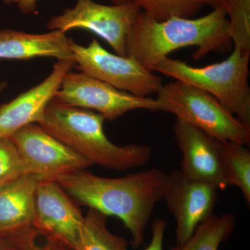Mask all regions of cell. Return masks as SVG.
<instances>
[{
	"instance_id": "obj_19",
	"label": "cell",
	"mask_w": 250,
	"mask_h": 250,
	"mask_svg": "<svg viewBox=\"0 0 250 250\" xmlns=\"http://www.w3.org/2000/svg\"><path fill=\"white\" fill-rule=\"evenodd\" d=\"M213 9L223 8L228 13L232 31V41L238 45L250 44V0H195Z\"/></svg>"
},
{
	"instance_id": "obj_17",
	"label": "cell",
	"mask_w": 250,
	"mask_h": 250,
	"mask_svg": "<svg viewBox=\"0 0 250 250\" xmlns=\"http://www.w3.org/2000/svg\"><path fill=\"white\" fill-rule=\"evenodd\" d=\"M235 227L236 218L231 213L213 214L197 227L187 241L170 250H218L232 234Z\"/></svg>"
},
{
	"instance_id": "obj_4",
	"label": "cell",
	"mask_w": 250,
	"mask_h": 250,
	"mask_svg": "<svg viewBox=\"0 0 250 250\" xmlns=\"http://www.w3.org/2000/svg\"><path fill=\"white\" fill-rule=\"evenodd\" d=\"M250 52L234 47L231 55L223 62L202 67H192L178 59L166 57L153 71L207 92L250 126Z\"/></svg>"
},
{
	"instance_id": "obj_1",
	"label": "cell",
	"mask_w": 250,
	"mask_h": 250,
	"mask_svg": "<svg viewBox=\"0 0 250 250\" xmlns=\"http://www.w3.org/2000/svg\"><path fill=\"white\" fill-rule=\"evenodd\" d=\"M82 205L119 218L132 236V246L143 244L145 230L156 205L164 198L167 174L157 168L110 178L84 170L55 179Z\"/></svg>"
},
{
	"instance_id": "obj_16",
	"label": "cell",
	"mask_w": 250,
	"mask_h": 250,
	"mask_svg": "<svg viewBox=\"0 0 250 250\" xmlns=\"http://www.w3.org/2000/svg\"><path fill=\"white\" fill-rule=\"evenodd\" d=\"M219 156L224 177L228 186L241 190L250 205V152L242 145L218 141Z\"/></svg>"
},
{
	"instance_id": "obj_6",
	"label": "cell",
	"mask_w": 250,
	"mask_h": 250,
	"mask_svg": "<svg viewBox=\"0 0 250 250\" xmlns=\"http://www.w3.org/2000/svg\"><path fill=\"white\" fill-rule=\"evenodd\" d=\"M72 59L79 70L135 96L146 98L156 94L164 85L152 70L128 56L111 53L96 39L87 46L70 39Z\"/></svg>"
},
{
	"instance_id": "obj_12",
	"label": "cell",
	"mask_w": 250,
	"mask_h": 250,
	"mask_svg": "<svg viewBox=\"0 0 250 250\" xmlns=\"http://www.w3.org/2000/svg\"><path fill=\"white\" fill-rule=\"evenodd\" d=\"M76 66L73 60L59 61L45 80L0 106V138H10L28 125L39 124L55 97L62 79Z\"/></svg>"
},
{
	"instance_id": "obj_23",
	"label": "cell",
	"mask_w": 250,
	"mask_h": 250,
	"mask_svg": "<svg viewBox=\"0 0 250 250\" xmlns=\"http://www.w3.org/2000/svg\"><path fill=\"white\" fill-rule=\"evenodd\" d=\"M166 222L160 218L154 219L152 223V238L145 250H163Z\"/></svg>"
},
{
	"instance_id": "obj_9",
	"label": "cell",
	"mask_w": 250,
	"mask_h": 250,
	"mask_svg": "<svg viewBox=\"0 0 250 250\" xmlns=\"http://www.w3.org/2000/svg\"><path fill=\"white\" fill-rule=\"evenodd\" d=\"M9 139L22 155L29 174L40 180H55L93 166L36 123L18 130Z\"/></svg>"
},
{
	"instance_id": "obj_2",
	"label": "cell",
	"mask_w": 250,
	"mask_h": 250,
	"mask_svg": "<svg viewBox=\"0 0 250 250\" xmlns=\"http://www.w3.org/2000/svg\"><path fill=\"white\" fill-rule=\"evenodd\" d=\"M232 41L228 13L213 9L202 17H174L159 22L141 11L126 40V56L152 70L174 51L194 46L193 58L198 60L223 48Z\"/></svg>"
},
{
	"instance_id": "obj_25",
	"label": "cell",
	"mask_w": 250,
	"mask_h": 250,
	"mask_svg": "<svg viewBox=\"0 0 250 250\" xmlns=\"http://www.w3.org/2000/svg\"><path fill=\"white\" fill-rule=\"evenodd\" d=\"M0 250H23L11 236H0Z\"/></svg>"
},
{
	"instance_id": "obj_3",
	"label": "cell",
	"mask_w": 250,
	"mask_h": 250,
	"mask_svg": "<svg viewBox=\"0 0 250 250\" xmlns=\"http://www.w3.org/2000/svg\"><path fill=\"white\" fill-rule=\"evenodd\" d=\"M105 121L96 112L63 104L53 99L38 125L93 165L123 171L149 163L152 156L150 146L114 144L104 131Z\"/></svg>"
},
{
	"instance_id": "obj_10",
	"label": "cell",
	"mask_w": 250,
	"mask_h": 250,
	"mask_svg": "<svg viewBox=\"0 0 250 250\" xmlns=\"http://www.w3.org/2000/svg\"><path fill=\"white\" fill-rule=\"evenodd\" d=\"M216 188L186 177L181 170L167 175L164 198L175 219L176 241H187L199 225L213 214L218 199Z\"/></svg>"
},
{
	"instance_id": "obj_24",
	"label": "cell",
	"mask_w": 250,
	"mask_h": 250,
	"mask_svg": "<svg viewBox=\"0 0 250 250\" xmlns=\"http://www.w3.org/2000/svg\"><path fill=\"white\" fill-rule=\"evenodd\" d=\"M5 4L15 5L23 14H29L36 12L38 0H3Z\"/></svg>"
},
{
	"instance_id": "obj_22",
	"label": "cell",
	"mask_w": 250,
	"mask_h": 250,
	"mask_svg": "<svg viewBox=\"0 0 250 250\" xmlns=\"http://www.w3.org/2000/svg\"><path fill=\"white\" fill-rule=\"evenodd\" d=\"M9 236L12 237L23 250H74L62 242L34 228Z\"/></svg>"
},
{
	"instance_id": "obj_15",
	"label": "cell",
	"mask_w": 250,
	"mask_h": 250,
	"mask_svg": "<svg viewBox=\"0 0 250 250\" xmlns=\"http://www.w3.org/2000/svg\"><path fill=\"white\" fill-rule=\"evenodd\" d=\"M40 181L27 174L0 186V236H11L33 228Z\"/></svg>"
},
{
	"instance_id": "obj_7",
	"label": "cell",
	"mask_w": 250,
	"mask_h": 250,
	"mask_svg": "<svg viewBox=\"0 0 250 250\" xmlns=\"http://www.w3.org/2000/svg\"><path fill=\"white\" fill-rule=\"evenodd\" d=\"M141 9L133 1L120 4L104 5L93 0H77L47 22L50 31L66 33L72 29L91 31L104 39L118 55L126 56V40Z\"/></svg>"
},
{
	"instance_id": "obj_27",
	"label": "cell",
	"mask_w": 250,
	"mask_h": 250,
	"mask_svg": "<svg viewBox=\"0 0 250 250\" xmlns=\"http://www.w3.org/2000/svg\"><path fill=\"white\" fill-rule=\"evenodd\" d=\"M6 86H7V83H6V82H0V94L4 91V90L6 88Z\"/></svg>"
},
{
	"instance_id": "obj_5",
	"label": "cell",
	"mask_w": 250,
	"mask_h": 250,
	"mask_svg": "<svg viewBox=\"0 0 250 250\" xmlns=\"http://www.w3.org/2000/svg\"><path fill=\"white\" fill-rule=\"evenodd\" d=\"M159 111L192 125L223 142L249 146L250 126L224 107L211 95L185 82L164 84L156 93Z\"/></svg>"
},
{
	"instance_id": "obj_26",
	"label": "cell",
	"mask_w": 250,
	"mask_h": 250,
	"mask_svg": "<svg viewBox=\"0 0 250 250\" xmlns=\"http://www.w3.org/2000/svg\"><path fill=\"white\" fill-rule=\"evenodd\" d=\"M113 4H120L123 3L128 2V1H132V0H107Z\"/></svg>"
},
{
	"instance_id": "obj_21",
	"label": "cell",
	"mask_w": 250,
	"mask_h": 250,
	"mask_svg": "<svg viewBox=\"0 0 250 250\" xmlns=\"http://www.w3.org/2000/svg\"><path fill=\"white\" fill-rule=\"evenodd\" d=\"M29 174L27 165L9 138H0V186Z\"/></svg>"
},
{
	"instance_id": "obj_18",
	"label": "cell",
	"mask_w": 250,
	"mask_h": 250,
	"mask_svg": "<svg viewBox=\"0 0 250 250\" xmlns=\"http://www.w3.org/2000/svg\"><path fill=\"white\" fill-rule=\"evenodd\" d=\"M107 216L88 208L75 250H127L128 241L108 230Z\"/></svg>"
},
{
	"instance_id": "obj_20",
	"label": "cell",
	"mask_w": 250,
	"mask_h": 250,
	"mask_svg": "<svg viewBox=\"0 0 250 250\" xmlns=\"http://www.w3.org/2000/svg\"><path fill=\"white\" fill-rule=\"evenodd\" d=\"M141 11L159 22L174 17L190 18L200 10L195 0H132Z\"/></svg>"
},
{
	"instance_id": "obj_8",
	"label": "cell",
	"mask_w": 250,
	"mask_h": 250,
	"mask_svg": "<svg viewBox=\"0 0 250 250\" xmlns=\"http://www.w3.org/2000/svg\"><path fill=\"white\" fill-rule=\"evenodd\" d=\"M54 99L68 106L96 111L110 121L133 110L159 111L156 99L135 96L83 72L72 70L64 76Z\"/></svg>"
},
{
	"instance_id": "obj_14",
	"label": "cell",
	"mask_w": 250,
	"mask_h": 250,
	"mask_svg": "<svg viewBox=\"0 0 250 250\" xmlns=\"http://www.w3.org/2000/svg\"><path fill=\"white\" fill-rule=\"evenodd\" d=\"M70 39L62 31L45 34L1 29L0 59L28 60L36 57H51L58 61L73 60Z\"/></svg>"
},
{
	"instance_id": "obj_13",
	"label": "cell",
	"mask_w": 250,
	"mask_h": 250,
	"mask_svg": "<svg viewBox=\"0 0 250 250\" xmlns=\"http://www.w3.org/2000/svg\"><path fill=\"white\" fill-rule=\"evenodd\" d=\"M172 129L183 155L182 173L192 180L225 190L229 186L222 170L218 140L179 120H176Z\"/></svg>"
},
{
	"instance_id": "obj_11",
	"label": "cell",
	"mask_w": 250,
	"mask_h": 250,
	"mask_svg": "<svg viewBox=\"0 0 250 250\" xmlns=\"http://www.w3.org/2000/svg\"><path fill=\"white\" fill-rule=\"evenodd\" d=\"M84 219L57 181L47 179L39 182L33 228L75 250Z\"/></svg>"
}]
</instances>
